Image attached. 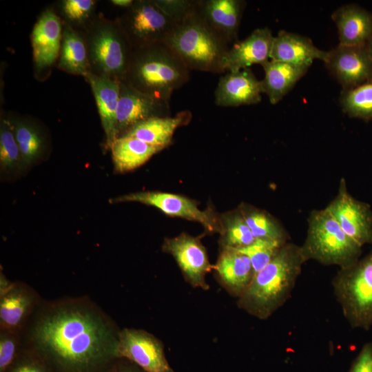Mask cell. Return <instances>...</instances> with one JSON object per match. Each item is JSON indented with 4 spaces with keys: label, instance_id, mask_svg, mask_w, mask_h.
Returning a JSON list of instances; mask_svg holds the SVG:
<instances>
[{
    "label": "cell",
    "instance_id": "16",
    "mask_svg": "<svg viewBox=\"0 0 372 372\" xmlns=\"http://www.w3.org/2000/svg\"><path fill=\"white\" fill-rule=\"evenodd\" d=\"M261 81L248 68L229 71L222 76L216 88L215 103L220 107H238L260 102Z\"/></svg>",
    "mask_w": 372,
    "mask_h": 372
},
{
    "label": "cell",
    "instance_id": "26",
    "mask_svg": "<svg viewBox=\"0 0 372 372\" xmlns=\"http://www.w3.org/2000/svg\"><path fill=\"white\" fill-rule=\"evenodd\" d=\"M110 148L114 169L120 173L136 169L163 149L126 135L116 138Z\"/></svg>",
    "mask_w": 372,
    "mask_h": 372
},
{
    "label": "cell",
    "instance_id": "33",
    "mask_svg": "<svg viewBox=\"0 0 372 372\" xmlns=\"http://www.w3.org/2000/svg\"><path fill=\"white\" fill-rule=\"evenodd\" d=\"M21 163L19 148L15 138L13 125L2 119L0 127V165L3 169H14Z\"/></svg>",
    "mask_w": 372,
    "mask_h": 372
},
{
    "label": "cell",
    "instance_id": "19",
    "mask_svg": "<svg viewBox=\"0 0 372 372\" xmlns=\"http://www.w3.org/2000/svg\"><path fill=\"white\" fill-rule=\"evenodd\" d=\"M327 54L308 37L280 30L273 38L270 59L309 68L316 59L324 62Z\"/></svg>",
    "mask_w": 372,
    "mask_h": 372
},
{
    "label": "cell",
    "instance_id": "3",
    "mask_svg": "<svg viewBox=\"0 0 372 372\" xmlns=\"http://www.w3.org/2000/svg\"><path fill=\"white\" fill-rule=\"evenodd\" d=\"M189 71L165 42H159L132 52L125 78L138 90L169 103L174 91L189 80Z\"/></svg>",
    "mask_w": 372,
    "mask_h": 372
},
{
    "label": "cell",
    "instance_id": "42",
    "mask_svg": "<svg viewBox=\"0 0 372 372\" xmlns=\"http://www.w3.org/2000/svg\"><path fill=\"white\" fill-rule=\"evenodd\" d=\"M369 54L372 58V37L366 44Z\"/></svg>",
    "mask_w": 372,
    "mask_h": 372
},
{
    "label": "cell",
    "instance_id": "34",
    "mask_svg": "<svg viewBox=\"0 0 372 372\" xmlns=\"http://www.w3.org/2000/svg\"><path fill=\"white\" fill-rule=\"evenodd\" d=\"M21 349V331L0 329V372L12 364Z\"/></svg>",
    "mask_w": 372,
    "mask_h": 372
},
{
    "label": "cell",
    "instance_id": "7",
    "mask_svg": "<svg viewBox=\"0 0 372 372\" xmlns=\"http://www.w3.org/2000/svg\"><path fill=\"white\" fill-rule=\"evenodd\" d=\"M175 23L153 1H138L123 19V31L134 48L164 42Z\"/></svg>",
    "mask_w": 372,
    "mask_h": 372
},
{
    "label": "cell",
    "instance_id": "41",
    "mask_svg": "<svg viewBox=\"0 0 372 372\" xmlns=\"http://www.w3.org/2000/svg\"><path fill=\"white\" fill-rule=\"evenodd\" d=\"M112 2L116 6L125 8H130L134 3L132 0H113Z\"/></svg>",
    "mask_w": 372,
    "mask_h": 372
},
{
    "label": "cell",
    "instance_id": "27",
    "mask_svg": "<svg viewBox=\"0 0 372 372\" xmlns=\"http://www.w3.org/2000/svg\"><path fill=\"white\" fill-rule=\"evenodd\" d=\"M238 209L256 239L266 238L282 243L289 242L287 230L269 212L244 203Z\"/></svg>",
    "mask_w": 372,
    "mask_h": 372
},
{
    "label": "cell",
    "instance_id": "29",
    "mask_svg": "<svg viewBox=\"0 0 372 372\" xmlns=\"http://www.w3.org/2000/svg\"><path fill=\"white\" fill-rule=\"evenodd\" d=\"M220 219L223 248L240 249L255 241V237L238 209L223 215Z\"/></svg>",
    "mask_w": 372,
    "mask_h": 372
},
{
    "label": "cell",
    "instance_id": "24",
    "mask_svg": "<svg viewBox=\"0 0 372 372\" xmlns=\"http://www.w3.org/2000/svg\"><path fill=\"white\" fill-rule=\"evenodd\" d=\"M191 116L190 112L183 111L174 116L152 117L136 124L123 135L164 149L171 143L176 130L188 123Z\"/></svg>",
    "mask_w": 372,
    "mask_h": 372
},
{
    "label": "cell",
    "instance_id": "4",
    "mask_svg": "<svg viewBox=\"0 0 372 372\" xmlns=\"http://www.w3.org/2000/svg\"><path fill=\"white\" fill-rule=\"evenodd\" d=\"M189 70L222 73L229 43L214 31L198 10L176 24L164 41Z\"/></svg>",
    "mask_w": 372,
    "mask_h": 372
},
{
    "label": "cell",
    "instance_id": "11",
    "mask_svg": "<svg viewBox=\"0 0 372 372\" xmlns=\"http://www.w3.org/2000/svg\"><path fill=\"white\" fill-rule=\"evenodd\" d=\"M117 353L118 358L130 360L146 372H174L166 359L162 342L143 329H121Z\"/></svg>",
    "mask_w": 372,
    "mask_h": 372
},
{
    "label": "cell",
    "instance_id": "1",
    "mask_svg": "<svg viewBox=\"0 0 372 372\" xmlns=\"http://www.w3.org/2000/svg\"><path fill=\"white\" fill-rule=\"evenodd\" d=\"M120 331L88 296L42 298L21 331L22 348L52 372H104L118 358Z\"/></svg>",
    "mask_w": 372,
    "mask_h": 372
},
{
    "label": "cell",
    "instance_id": "32",
    "mask_svg": "<svg viewBox=\"0 0 372 372\" xmlns=\"http://www.w3.org/2000/svg\"><path fill=\"white\" fill-rule=\"evenodd\" d=\"M285 244L270 239L256 238L250 245L236 250L249 257L256 274L267 265Z\"/></svg>",
    "mask_w": 372,
    "mask_h": 372
},
{
    "label": "cell",
    "instance_id": "40",
    "mask_svg": "<svg viewBox=\"0 0 372 372\" xmlns=\"http://www.w3.org/2000/svg\"><path fill=\"white\" fill-rule=\"evenodd\" d=\"M13 282L10 281L2 272L0 271V295L5 293L12 287Z\"/></svg>",
    "mask_w": 372,
    "mask_h": 372
},
{
    "label": "cell",
    "instance_id": "31",
    "mask_svg": "<svg viewBox=\"0 0 372 372\" xmlns=\"http://www.w3.org/2000/svg\"><path fill=\"white\" fill-rule=\"evenodd\" d=\"M13 125L15 138L19 148L21 164L29 165L39 158L43 149V140L36 127L25 121Z\"/></svg>",
    "mask_w": 372,
    "mask_h": 372
},
{
    "label": "cell",
    "instance_id": "17",
    "mask_svg": "<svg viewBox=\"0 0 372 372\" xmlns=\"http://www.w3.org/2000/svg\"><path fill=\"white\" fill-rule=\"evenodd\" d=\"M274 37L268 28L254 30L242 41L229 48L223 61L225 71H236L270 60Z\"/></svg>",
    "mask_w": 372,
    "mask_h": 372
},
{
    "label": "cell",
    "instance_id": "21",
    "mask_svg": "<svg viewBox=\"0 0 372 372\" xmlns=\"http://www.w3.org/2000/svg\"><path fill=\"white\" fill-rule=\"evenodd\" d=\"M214 269L223 287L238 298L247 289L255 275L249 257L231 248H223Z\"/></svg>",
    "mask_w": 372,
    "mask_h": 372
},
{
    "label": "cell",
    "instance_id": "37",
    "mask_svg": "<svg viewBox=\"0 0 372 372\" xmlns=\"http://www.w3.org/2000/svg\"><path fill=\"white\" fill-rule=\"evenodd\" d=\"M94 5L92 0H66L63 2V10L69 19L80 21L90 14Z\"/></svg>",
    "mask_w": 372,
    "mask_h": 372
},
{
    "label": "cell",
    "instance_id": "36",
    "mask_svg": "<svg viewBox=\"0 0 372 372\" xmlns=\"http://www.w3.org/2000/svg\"><path fill=\"white\" fill-rule=\"evenodd\" d=\"M4 372H52L36 355L21 349L12 364Z\"/></svg>",
    "mask_w": 372,
    "mask_h": 372
},
{
    "label": "cell",
    "instance_id": "22",
    "mask_svg": "<svg viewBox=\"0 0 372 372\" xmlns=\"http://www.w3.org/2000/svg\"><path fill=\"white\" fill-rule=\"evenodd\" d=\"M61 25L59 17L46 10L35 23L32 32V45L35 65L44 68L56 61L61 48Z\"/></svg>",
    "mask_w": 372,
    "mask_h": 372
},
{
    "label": "cell",
    "instance_id": "28",
    "mask_svg": "<svg viewBox=\"0 0 372 372\" xmlns=\"http://www.w3.org/2000/svg\"><path fill=\"white\" fill-rule=\"evenodd\" d=\"M59 66L72 74H88L85 45L81 37L70 28H66L64 30Z\"/></svg>",
    "mask_w": 372,
    "mask_h": 372
},
{
    "label": "cell",
    "instance_id": "18",
    "mask_svg": "<svg viewBox=\"0 0 372 372\" xmlns=\"http://www.w3.org/2000/svg\"><path fill=\"white\" fill-rule=\"evenodd\" d=\"M245 5L242 0L199 1V13L228 43H236Z\"/></svg>",
    "mask_w": 372,
    "mask_h": 372
},
{
    "label": "cell",
    "instance_id": "2",
    "mask_svg": "<svg viewBox=\"0 0 372 372\" xmlns=\"http://www.w3.org/2000/svg\"><path fill=\"white\" fill-rule=\"evenodd\" d=\"M307 259L301 246L285 243L273 258L256 273L238 306L250 315L266 320L290 298Z\"/></svg>",
    "mask_w": 372,
    "mask_h": 372
},
{
    "label": "cell",
    "instance_id": "20",
    "mask_svg": "<svg viewBox=\"0 0 372 372\" xmlns=\"http://www.w3.org/2000/svg\"><path fill=\"white\" fill-rule=\"evenodd\" d=\"M331 19L338 28L339 45H364L372 37V13L356 4L338 8Z\"/></svg>",
    "mask_w": 372,
    "mask_h": 372
},
{
    "label": "cell",
    "instance_id": "13",
    "mask_svg": "<svg viewBox=\"0 0 372 372\" xmlns=\"http://www.w3.org/2000/svg\"><path fill=\"white\" fill-rule=\"evenodd\" d=\"M163 250L174 258L185 280L194 287L207 290L209 285L205 275L214 269L200 240L183 233L176 237L165 240Z\"/></svg>",
    "mask_w": 372,
    "mask_h": 372
},
{
    "label": "cell",
    "instance_id": "35",
    "mask_svg": "<svg viewBox=\"0 0 372 372\" xmlns=\"http://www.w3.org/2000/svg\"><path fill=\"white\" fill-rule=\"evenodd\" d=\"M153 1L175 24L184 21L199 9V1L156 0Z\"/></svg>",
    "mask_w": 372,
    "mask_h": 372
},
{
    "label": "cell",
    "instance_id": "14",
    "mask_svg": "<svg viewBox=\"0 0 372 372\" xmlns=\"http://www.w3.org/2000/svg\"><path fill=\"white\" fill-rule=\"evenodd\" d=\"M170 114L169 103L153 98L120 81V95L116 116L118 137L146 119Z\"/></svg>",
    "mask_w": 372,
    "mask_h": 372
},
{
    "label": "cell",
    "instance_id": "23",
    "mask_svg": "<svg viewBox=\"0 0 372 372\" xmlns=\"http://www.w3.org/2000/svg\"><path fill=\"white\" fill-rule=\"evenodd\" d=\"M87 76L106 135L107 144L110 147L114 140L118 138L116 116L120 95V81L105 74L96 76L88 73Z\"/></svg>",
    "mask_w": 372,
    "mask_h": 372
},
{
    "label": "cell",
    "instance_id": "39",
    "mask_svg": "<svg viewBox=\"0 0 372 372\" xmlns=\"http://www.w3.org/2000/svg\"><path fill=\"white\" fill-rule=\"evenodd\" d=\"M104 372H146L135 362L125 358H117Z\"/></svg>",
    "mask_w": 372,
    "mask_h": 372
},
{
    "label": "cell",
    "instance_id": "5",
    "mask_svg": "<svg viewBox=\"0 0 372 372\" xmlns=\"http://www.w3.org/2000/svg\"><path fill=\"white\" fill-rule=\"evenodd\" d=\"M307 222V236L301 245L307 260L344 269L360 258L362 247L342 231L325 208L312 211Z\"/></svg>",
    "mask_w": 372,
    "mask_h": 372
},
{
    "label": "cell",
    "instance_id": "10",
    "mask_svg": "<svg viewBox=\"0 0 372 372\" xmlns=\"http://www.w3.org/2000/svg\"><path fill=\"white\" fill-rule=\"evenodd\" d=\"M324 63L342 90L372 83V58L366 45L346 46L338 44L328 51Z\"/></svg>",
    "mask_w": 372,
    "mask_h": 372
},
{
    "label": "cell",
    "instance_id": "12",
    "mask_svg": "<svg viewBox=\"0 0 372 372\" xmlns=\"http://www.w3.org/2000/svg\"><path fill=\"white\" fill-rule=\"evenodd\" d=\"M127 41L123 31L112 25L100 28L90 41L92 61L109 76L125 77L132 54L128 52Z\"/></svg>",
    "mask_w": 372,
    "mask_h": 372
},
{
    "label": "cell",
    "instance_id": "6",
    "mask_svg": "<svg viewBox=\"0 0 372 372\" xmlns=\"http://www.w3.org/2000/svg\"><path fill=\"white\" fill-rule=\"evenodd\" d=\"M332 285L351 328L369 330L372 327V249L354 265L340 269Z\"/></svg>",
    "mask_w": 372,
    "mask_h": 372
},
{
    "label": "cell",
    "instance_id": "25",
    "mask_svg": "<svg viewBox=\"0 0 372 372\" xmlns=\"http://www.w3.org/2000/svg\"><path fill=\"white\" fill-rule=\"evenodd\" d=\"M265 77L261 81L262 92L275 105L293 88L309 68L289 63L269 60L262 65Z\"/></svg>",
    "mask_w": 372,
    "mask_h": 372
},
{
    "label": "cell",
    "instance_id": "30",
    "mask_svg": "<svg viewBox=\"0 0 372 372\" xmlns=\"http://www.w3.org/2000/svg\"><path fill=\"white\" fill-rule=\"evenodd\" d=\"M340 104L344 112L353 118H372V83L342 90Z\"/></svg>",
    "mask_w": 372,
    "mask_h": 372
},
{
    "label": "cell",
    "instance_id": "9",
    "mask_svg": "<svg viewBox=\"0 0 372 372\" xmlns=\"http://www.w3.org/2000/svg\"><path fill=\"white\" fill-rule=\"evenodd\" d=\"M342 231L362 247L372 245V211L370 206L353 197L344 178L336 196L325 207Z\"/></svg>",
    "mask_w": 372,
    "mask_h": 372
},
{
    "label": "cell",
    "instance_id": "38",
    "mask_svg": "<svg viewBox=\"0 0 372 372\" xmlns=\"http://www.w3.org/2000/svg\"><path fill=\"white\" fill-rule=\"evenodd\" d=\"M349 372H372V342L364 344Z\"/></svg>",
    "mask_w": 372,
    "mask_h": 372
},
{
    "label": "cell",
    "instance_id": "15",
    "mask_svg": "<svg viewBox=\"0 0 372 372\" xmlns=\"http://www.w3.org/2000/svg\"><path fill=\"white\" fill-rule=\"evenodd\" d=\"M42 298L30 285L14 281L0 295V329L21 331Z\"/></svg>",
    "mask_w": 372,
    "mask_h": 372
},
{
    "label": "cell",
    "instance_id": "8",
    "mask_svg": "<svg viewBox=\"0 0 372 372\" xmlns=\"http://www.w3.org/2000/svg\"><path fill=\"white\" fill-rule=\"evenodd\" d=\"M110 203L136 202L154 207L164 214L200 223L209 232H223L221 219L210 209L201 210L185 196L161 192H140L110 200Z\"/></svg>",
    "mask_w": 372,
    "mask_h": 372
}]
</instances>
